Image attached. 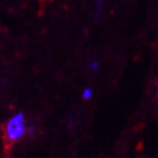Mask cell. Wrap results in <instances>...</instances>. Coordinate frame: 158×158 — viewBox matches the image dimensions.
Instances as JSON below:
<instances>
[{
  "instance_id": "cell-1",
  "label": "cell",
  "mask_w": 158,
  "mask_h": 158,
  "mask_svg": "<svg viewBox=\"0 0 158 158\" xmlns=\"http://www.w3.org/2000/svg\"><path fill=\"white\" fill-rule=\"evenodd\" d=\"M26 118L23 112L14 114L5 124V137L8 143H15L19 141L27 133V127L25 124Z\"/></svg>"
},
{
  "instance_id": "cell-2",
  "label": "cell",
  "mask_w": 158,
  "mask_h": 158,
  "mask_svg": "<svg viewBox=\"0 0 158 158\" xmlns=\"http://www.w3.org/2000/svg\"><path fill=\"white\" fill-rule=\"evenodd\" d=\"M93 96V89L92 88H86L82 92V98L84 99H89Z\"/></svg>"
},
{
  "instance_id": "cell-5",
  "label": "cell",
  "mask_w": 158,
  "mask_h": 158,
  "mask_svg": "<svg viewBox=\"0 0 158 158\" xmlns=\"http://www.w3.org/2000/svg\"><path fill=\"white\" fill-rule=\"evenodd\" d=\"M157 97H158V88H157Z\"/></svg>"
},
{
  "instance_id": "cell-4",
  "label": "cell",
  "mask_w": 158,
  "mask_h": 158,
  "mask_svg": "<svg viewBox=\"0 0 158 158\" xmlns=\"http://www.w3.org/2000/svg\"><path fill=\"white\" fill-rule=\"evenodd\" d=\"M90 68H92L93 71H96V70L98 69V62L97 61H93L92 64H90Z\"/></svg>"
},
{
  "instance_id": "cell-3",
  "label": "cell",
  "mask_w": 158,
  "mask_h": 158,
  "mask_svg": "<svg viewBox=\"0 0 158 158\" xmlns=\"http://www.w3.org/2000/svg\"><path fill=\"white\" fill-rule=\"evenodd\" d=\"M34 132H35V125L30 124L27 127V133H28V135H33Z\"/></svg>"
}]
</instances>
